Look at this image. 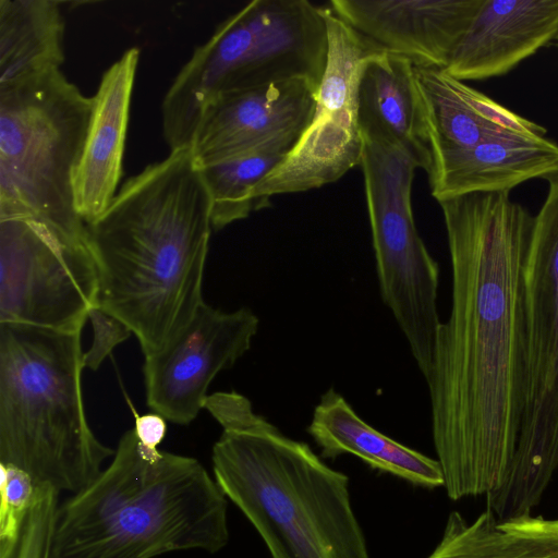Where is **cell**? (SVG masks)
Here are the masks:
<instances>
[{"mask_svg":"<svg viewBox=\"0 0 558 558\" xmlns=\"http://www.w3.org/2000/svg\"><path fill=\"white\" fill-rule=\"evenodd\" d=\"M88 319L92 323L94 338L90 348L83 353V366L95 372L113 349L129 339L133 332L123 322L99 306L89 311Z\"/></svg>","mask_w":558,"mask_h":558,"instance_id":"484cf974","label":"cell"},{"mask_svg":"<svg viewBox=\"0 0 558 558\" xmlns=\"http://www.w3.org/2000/svg\"><path fill=\"white\" fill-rule=\"evenodd\" d=\"M437 202L472 193H509L531 179H558V145L544 135L504 130L466 149L432 159Z\"/></svg>","mask_w":558,"mask_h":558,"instance_id":"e0dca14e","label":"cell"},{"mask_svg":"<svg viewBox=\"0 0 558 558\" xmlns=\"http://www.w3.org/2000/svg\"><path fill=\"white\" fill-rule=\"evenodd\" d=\"M558 34V0H482L446 71L485 80L510 72Z\"/></svg>","mask_w":558,"mask_h":558,"instance_id":"2e32d148","label":"cell"},{"mask_svg":"<svg viewBox=\"0 0 558 558\" xmlns=\"http://www.w3.org/2000/svg\"><path fill=\"white\" fill-rule=\"evenodd\" d=\"M482 0H331L328 7L378 49L446 70Z\"/></svg>","mask_w":558,"mask_h":558,"instance_id":"5bb4252c","label":"cell"},{"mask_svg":"<svg viewBox=\"0 0 558 558\" xmlns=\"http://www.w3.org/2000/svg\"><path fill=\"white\" fill-rule=\"evenodd\" d=\"M556 39L558 40V34H557V37H556Z\"/></svg>","mask_w":558,"mask_h":558,"instance_id":"83f0119b","label":"cell"},{"mask_svg":"<svg viewBox=\"0 0 558 558\" xmlns=\"http://www.w3.org/2000/svg\"><path fill=\"white\" fill-rule=\"evenodd\" d=\"M204 409L222 427L214 478L272 558H369L345 474L255 413L243 395L214 392Z\"/></svg>","mask_w":558,"mask_h":558,"instance_id":"3957f363","label":"cell"},{"mask_svg":"<svg viewBox=\"0 0 558 558\" xmlns=\"http://www.w3.org/2000/svg\"><path fill=\"white\" fill-rule=\"evenodd\" d=\"M65 21L56 0H0V89L64 62Z\"/></svg>","mask_w":558,"mask_h":558,"instance_id":"44dd1931","label":"cell"},{"mask_svg":"<svg viewBox=\"0 0 558 558\" xmlns=\"http://www.w3.org/2000/svg\"><path fill=\"white\" fill-rule=\"evenodd\" d=\"M357 101L363 137L393 146L428 174L432 153L413 62L383 50L371 54Z\"/></svg>","mask_w":558,"mask_h":558,"instance_id":"ac0fdd59","label":"cell"},{"mask_svg":"<svg viewBox=\"0 0 558 558\" xmlns=\"http://www.w3.org/2000/svg\"><path fill=\"white\" fill-rule=\"evenodd\" d=\"M90 113L92 97L61 69L0 89V218L27 217L88 235L74 175Z\"/></svg>","mask_w":558,"mask_h":558,"instance_id":"52a82bcc","label":"cell"},{"mask_svg":"<svg viewBox=\"0 0 558 558\" xmlns=\"http://www.w3.org/2000/svg\"><path fill=\"white\" fill-rule=\"evenodd\" d=\"M228 501L195 458L143 446L133 428L111 462L59 505L49 558H155L221 550Z\"/></svg>","mask_w":558,"mask_h":558,"instance_id":"277c9868","label":"cell"},{"mask_svg":"<svg viewBox=\"0 0 558 558\" xmlns=\"http://www.w3.org/2000/svg\"><path fill=\"white\" fill-rule=\"evenodd\" d=\"M307 433L322 449V457L353 454L371 468L414 485L444 486L440 463L384 435L366 423L335 389L322 395Z\"/></svg>","mask_w":558,"mask_h":558,"instance_id":"ffe728a7","label":"cell"},{"mask_svg":"<svg viewBox=\"0 0 558 558\" xmlns=\"http://www.w3.org/2000/svg\"><path fill=\"white\" fill-rule=\"evenodd\" d=\"M126 397V401L131 411L134 414V432L138 441L149 448L158 449V446L162 442L167 434L166 418L158 413H147L138 415L131 400Z\"/></svg>","mask_w":558,"mask_h":558,"instance_id":"4316f807","label":"cell"},{"mask_svg":"<svg viewBox=\"0 0 558 558\" xmlns=\"http://www.w3.org/2000/svg\"><path fill=\"white\" fill-rule=\"evenodd\" d=\"M318 87L305 80L222 95L204 110L190 149L203 167L272 138L302 134L313 117Z\"/></svg>","mask_w":558,"mask_h":558,"instance_id":"4fadbf2b","label":"cell"},{"mask_svg":"<svg viewBox=\"0 0 558 558\" xmlns=\"http://www.w3.org/2000/svg\"><path fill=\"white\" fill-rule=\"evenodd\" d=\"M438 203L452 299L425 381L444 486L459 500L497 490L515 453L526 393L525 269L535 216L509 193Z\"/></svg>","mask_w":558,"mask_h":558,"instance_id":"6da1fadb","label":"cell"},{"mask_svg":"<svg viewBox=\"0 0 558 558\" xmlns=\"http://www.w3.org/2000/svg\"><path fill=\"white\" fill-rule=\"evenodd\" d=\"M427 558H558V519L529 514L498 520L485 510L469 523L452 511Z\"/></svg>","mask_w":558,"mask_h":558,"instance_id":"7402d4cb","label":"cell"},{"mask_svg":"<svg viewBox=\"0 0 558 558\" xmlns=\"http://www.w3.org/2000/svg\"><path fill=\"white\" fill-rule=\"evenodd\" d=\"M301 135H282L199 167L211 201L213 230H221L260 209L252 198L253 191L283 162Z\"/></svg>","mask_w":558,"mask_h":558,"instance_id":"603a6c76","label":"cell"},{"mask_svg":"<svg viewBox=\"0 0 558 558\" xmlns=\"http://www.w3.org/2000/svg\"><path fill=\"white\" fill-rule=\"evenodd\" d=\"M140 50L128 49L102 75L92 97V113L74 175L75 206L87 223L100 217L117 195Z\"/></svg>","mask_w":558,"mask_h":558,"instance_id":"9a60e30c","label":"cell"},{"mask_svg":"<svg viewBox=\"0 0 558 558\" xmlns=\"http://www.w3.org/2000/svg\"><path fill=\"white\" fill-rule=\"evenodd\" d=\"M81 332L0 323V463L71 495L114 454L84 410Z\"/></svg>","mask_w":558,"mask_h":558,"instance_id":"5b68a950","label":"cell"},{"mask_svg":"<svg viewBox=\"0 0 558 558\" xmlns=\"http://www.w3.org/2000/svg\"><path fill=\"white\" fill-rule=\"evenodd\" d=\"M258 325L247 307L223 312L204 302L174 340L145 356L148 408L179 425L193 422L204 409L210 383L250 350Z\"/></svg>","mask_w":558,"mask_h":558,"instance_id":"7c38bea8","label":"cell"},{"mask_svg":"<svg viewBox=\"0 0 558 558\" xmlns=\"http://www.w3.org/2000/svg\"><path fill=\"white\" fill-rule=\"evenodd\" d=\"M97 295L89 234L27 217L0 218V323L82 331Z\"/></svg>","mask_w":558,"mask_h":558,"instance_id":"30bf717a","label":"cell"},{"mask_svg":"<svg viewBox=\"0 0 558 558\" xmlns=\"http://www.w3.org/2000/svg\"><path fill=\"white\" fill-rule=\"evenodd\" d=\"M363 171L380 296L426 379L437 332L439 267L414 222L411 191L416 165L393 146L363 137Z\"/></svg>","mask_w":558,"mask_h":558,"instance_id":"9c48e42d","label":"cell"},{"mask_svg":"<svg viewBox=\"0 0 558 558\" xmlns=\"http://www.w3.org/2000/svg\"><path fill=\"white\" fill-rule=\"evenodd\" d=\"M0 558H13L37 485L24 471L0 463Z\"/></svg>","mask_w":558,"mask_h":558,"instance_id":"cb8c5ba5","label":"cell"},{"mask_svg":"<svg viewBox=\"0 0 558 558\" xmlns=\"http://www.w3.org/2000/svg\"><path fill=\"white\" fill-rule=\"evenodd\" d=\"M328 57L326 7L307 0H254L198 46L165 95L162 131L170 151L189 147L216 98L291 80L317 87Z\"/></svg>","mask_w":558,"mask_h":558,"instance_id":"8992f818","label":"cell"},{"mask_svg":"<svg viewBox=\"0 0 558 558\" xmlns=\"http://www.w3.org/2000/svg\"><path fill=\"white\" fill-rule=\"evenodd\" d=\"M432 159L466 149L504 130L545 135L546 130L451 76L415 66Z\"/></svg>","mask_w":558,"mask_h":558,"instance_id":"d6986e66","label":"cell"},{"mask_svg":"<svg viewBox=\"0 0 558 558\" xmlns=\"http://www.w3.org/2000/svg\"><path fill=\"white\" fill-rule=\"evenodd\" d=\"M526 393L520 436L504 484L490 495L508 517L539 504L558 468V179L535 216L525 269Z\"/></svg>","mask_w":558,"mask_h":558,"instance_id":"ba28073f","label":"cell"},{"mask_svg":"<svg viewBox=\"0 0 558 558\" xmlns=\"http://www.w3.org/2000/svg\"><path fill=\"white\" fill-rule=\"evenodd\" d=\"M59 493L38 486L13 558H49Z\"/></svg>","mask_w":558,"mask_h":558,"instance_id":"d4e9b609","label":"cell"},{"mask_svg":"<svg viewBox=\"0 0 558 558\" xmlns=\"http://www.w3.org/2000/svg\"><path fill=\"white\" fill-rule=\"evenodd\" d=\"M328 57L310 124L283 162L253 191L259 208L270 197L306 192L338 181L360 166L359 81L365 60L379 51L326 7Z\"/></svg>","mask_w":558,"mask_h":558,"instance_id":"8fae6325","label":"cell"},{"mask_svg":"<svg viewBox=\"0 0 558 558\" xmlns=\"http://www.w3.org/2000/svg\"><path fill=\"white\" fill-rule=\"evenodd\" d=\"M87 228L97 306L132 330L144 356L161 351L204 303L211 201L190 147L126 180Z\"/></svg>","mask_w":558,"mask_h":558,"instance_id":"7a4b0ae2","label":"cell"}]
</instances>
